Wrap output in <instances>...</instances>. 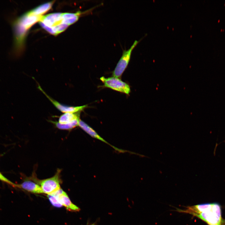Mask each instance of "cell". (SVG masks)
Instances as JSON below:
<instances>
[{
	"label": "cell",
	"instance_id": "cell-9",
	"mask_svg": "<svg viewBox=\"0 0 225 225\" xmlns=\"http://www.w3.org/2000/svg\"><path fill=\"white\" fill-rule=\"evenodd\" d=\"M14 187L32 193H43L40 186L29 178L25 179L23 182L20 184H15Z\"/></svg>",
	"mask_w": 225,
	"mask_h": 225
},
{
	"label": "cell",
	"instance_id": "cell-14",
	"mask_svg": "<svg viewBox=\"0 0 225 225\" xmlns=\"http://www.w3.org/2000/svg\"><path fill=\"white\" fill-rule=\"evenodd\" d=\"M47 197L52 205L56 207L60 208L62 206L59 202L58 198L54 193L48 195Z\"/></svg>",
	"mask_w": 225,
	"mask_h": 225
},
{
	"label": "cell",
	"instance_id": "cell-5",
	"mask_svg": "<svg viewBox=\"0 0 225 225\" xmlns=\"http://www.w3.org/2000/svg\"><path fill=\"white\" fill-rule=\"evenodd\" d=\"M100 79L103 83V87L128 95L130 92L129 86L119 78L113 77L106 78L102 76Z\"/></svg>",
	"mask_w": 225,
	"mask_h": 225
},
{
	"label": "cell",
	"instance_id": "cell-10",
	"mask_svg": "<svg viewBox=\"0 0 225 225\" xmlns=\"http://www.w3.org/2000/svg\"><path fill=\"white\" fill-rule=\"evenodd\" d=\"M78 126L91 137L98 139L108 144L117 151L120 152H128V151L126 150H124L118 148L110 144L98 134L92 128L81 119H80L79 122Z\"/></svg>",
	"mask_w": 225,
	"mask_h": 225
},
{
	"label": "cell",
	"instance_id": "cell-12",
	"mask_svg": "<svg viewBox=\"0 0 225 225\" xmlns=\"http://www.w3.org/2000/svg\"><path fill=\"white\" fill-rule=\"evenodd\" d=\"M53 3L52 2L44 3L39 6L31 11L36 15L41 16L51 8Z\"/></svg>",
	"mask_w": 225,
	"mask_h": 225
},
{
	"label": "cell",
	"instance_id": "cell-15",
	"mask_svg": "<svg viewBox=\"0 0 225 225\" xmlns=\"http://www.w3.org/2000/svg\"><path fill=\"white\" fill-rule=\"evenodd\" d=\"M0 181L6 183L14 187L15 183L8 179L5 177L0 172Z\"/></svg>",
	"mask_w": 225,
	"mask_h": 225
},
{
	"label": "cell",
	"instance_id": "cell-7",
	"mask_svg": "<svg viewBox=\"0 0 225 225\" xmlns=\"http://www.w3.org/2000/svg\"><path fill=\"white\" fill-rule=\"evenodd\" d=\"M38 88L45 95L55 107L62 112L65 113L67 112H79L82 111L87 107V105L74 107L61 104L49 96L44 91L39 84H38Z\"/></svg>",
	"mask_w": 225,
	"mask_h": 225
},
{
	"label": "cell",
	"instance_id": "cell-16",
	"mask_svg": "<svg viewBox=\"0 0 225 225\" xmlns=\"http://www.w3.org/2000/svg\"><path fill=\"white\" fill-rule=\"evenodd\" d=\"M95 225V224H91V225Z\"/></svg>",
	"mask_w": 225,
	"mask_h": 225
},
{
	"label": "cell",
	"instance_id": "cell-3",
	"mask_svg": "<svg viewBox=\"0 0 225 225\" xmlns=\"http://www.w3.org/2000/svg\"><path fill=\"white\" fill-rule=\"evenodd\" d=\"M39 22L47 31L55 35L64 31L70 25L65 13H53L42 16Z\"/></svg>",
	"mask_w": 225,
	"mask_h": 225
},
{
	"label": "cell",
	"instance_id": "cell-13",
	"mask_svg": "<svg viewBox=\"0 0 225 225\" xmlns=\"http://www.w3.org/2000/svg\"><path fill=\"white\" fill-rule=\"evenodd\" d=\"M80 120L71 123L64 124H60L58 122L52 121H50H50L51 122L54 124L56 127L59 129L70 130L78 126V123Z\"/></svg>",
	"mask_w": 225,
	"mask_h": 225
},
{
	"label": "cell",
	"instance_id": "cell-8",
	"mask_svg": "<svg viewBox=\"0 0 225 225\" xmlns=\"http://www.w3.org/2000/svg\"><path fill=\"white\" fill-rule=\"evenodd\" d=\"M54 193L57 196L60 203L67 210L75 212L80 210V208L71 201L67 193L62 189L60 188Z\"/></svg>",
	"mask_w": 225,
	"mask_h": 225
},
{
	"label": "cell",
	"instance_id": "cell-6",
	"mask_svg": "<svg viewBox=\"0 0 225 225\" xmlns=\"http://www.w3.org/2000/svg\"><path fill=\"white\" fill-rule=\"evenodd\" d=\"M140 41L135 40L129 49L123 51L122 55L112 72L113 77L117 78L121 77L129 63L132 51Z\"/></svg>",
	"mask_w": 225,
	"mask_h": 225
},
{
	"label": "cell",
	"instance_id": "cell-11",
	"mask_svg": "<svg viewBox=\"0 0 225 225\" xmlns=\"http://www.w3.org/2000/svg\"><path fill=\"white\" fill-rule=\"evenodd\" d=\"M80 112L65 113L60 116L58 122L61 124H68L80 120Z\"/></svg>",
	"mask_w": 225,
	"mask_h": 225
},
{
	"label": "cell",
	"instance_id": "cell-4",
	"mask_svg": "<svg viewBox=\"0 0 225 225\" xmlns=\"http://www.w3.org/2000/svg\"><path fill=\"white\" fill-rule=\"evenodd\" d=\"M61 170L58 169L54 176L51 178L41 180L35 179L34 178L32 179L40 186L43 193L49 195L61 188Z\"/></svg>",
	"mask_w": 225,
	"mask_h": 225
},
{
	"label": "cell",
	"instance_id": "cell-2",
	"mask_svg": "<svg viewBox=\"0 0 225 225\" xmlns=\"http://www.w3.org/2000/svg\"><path fill=\"white\" fill-rule=\"evenodd\" d=\"M42 16L36 15L31 11L18 18L14 22V48L16 52H19L22 49L28 30L36 22L39 21Z\"/></svg>",
	"mask_w": 225,
	"mask_h": 225
},
{
	"label": "cell",
	"instance_id": "cell-1",
	"mask_svg": "<svg viewBox=\"0 0 225 225\" xmlns=\"http://www.w3.org/2000/svg\"><path fill=\"white\" fill-rule=\"evenodd\" d=\"M189 213L196 216L208 225H222L221 208L217 203H207L188 206Z\"/></svg>",
	"mask_w": 225,
	"mask_h": 225
}]
</instances>
